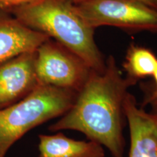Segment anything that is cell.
Segmentation results:
<instances>
[{"instance_id": "obj_11", "label": "cell", "mask_w": 157, "mask_h": 157, "mask_svg": "<svg viewBox=\"0 0 157 157\" xmlns=\"http://www.w3.org/2000/svg\"><path fill=\"white\" fill-rule=\"evenodd\" d=\"M146 105H148L150 108L149 112L157 117V95L150 93L147 90L145 92L144 98L141 107L144 108Z\"/></svg>"}, {"instance_id": "obj_6", "label": "cell", "mask_w": 157, "mask_h": 157, "mask_svg": "<svg viewBox=\"0 0 157 157\" xmlns=\"http://www.w3.org/2000/svg\"><path fill=\"white\" fill-rule=\"evenodd\" d=\"M34 62L35 52L0 64V110L17 103L38 85Z\"/></svg>"}, {"instance_id": "obj_14", "label": "cell", "mask_w": 157, "mask_h": 157, "mask_svg": "<svg viewBox=\"0 0 157 157\" xmlns=\"http://www.w3.org/2000/svg\"><path fill=\"white\" fill-rule=\"evenodd\" d=\"M126 1L137 2L146 4L147 5L151 6V7H154V8L157 9V0H126Z\"/></svg>"}, {"instance_id": "obj_2", "label": "cell", "mask_w": 157, "mask_h": 157, "mask_svg": "<svg viewBox=\"0 0 157 157\" xmlns=\"http://www.w3.org/2000/svg\"><path fill=\"white\" fill-rule=\"evenodd\" d=\"M13 11L20 22L53 39L92 70L105 69V58L95 42V29L82 18L72 0H31Z\"/></svg>"}, {"instance_id": "obj_10", "label": "cell", "mask_w": 157, "mask_h": 157, "mask_svg": "<svg viewBox=\"0 0 157 157\" xmlns=\"http://www.w3.org/2000/svg\"><path fill=\"white\" fill-rule=\"evenodd\" d=\"M156 63L157 58L151 50L132 44L127 51L123 68L127 77L137 82L141 78L153 76Z\"/></svg>"}, {"instance_id": "obj_4", "label": "cell", "mask_w": 157, "mask_h": 157, "mask_svg": "<svg viewBox=\"0 0 157 157\" xmlns=\"http://www.w3.org/2000/svg\"><path fill=\"white\" fill-rule=\"evenodd\" d=\"M74 4L95 30L100 26H113L157 32V9L146 4L126 0H77Z\"/></svg>"}, {"instance_id": "obj_1", "label": "cell", "mask_w": 157, "mask_h": 157, "mask_svg": "<svg viewBox=\"0 0 157 157\" xmlns=\"http://www.w3.org/2000/svg\"><path fill=\"white\" fill-rule=\"evenodd\" d=\"M135 84L124 77L111 55L105 58L103 71H91L72 106L48 129L52 132L78 131L106 148L112 157H124V101L129 88Z\"/></svg>"}, {"instance_id": "obj_9", "label": "cell", "mask_w": 157, "mask_h": 157, "mask_svg": "<svg viewBox=\"0 0 157 157\" xmlns=\"http://www.w3.org/2000/svg\"><path fill=\"white\" fill-rule=\"evenodd\" d=\"M38 137L39 157H105L104 147L95 141L77 140L60 132Z\"/></svg>"}, {"instance_id": "obj_5", "label": "cell", "mask_w": 157, "mask_h": 157, "mask_svg": "<svg viewBox=\"0 0 157 157\" xmlns=\"http://www.w3.org/2000/svg\"><path fill=\"white\" fill-rule=\"evenodd\" d=\"M34 66L39 84L76 92L82 89L92 71L78 56L51 39L35 51Z\"/></svg>"}, {"instance_id": "obj_13", "label": "cell", "mask_w": 157, "mask_h": 157, "mask_svg": "<svg viewBox=\"0 0 157 157\" xmlns=\"http://www.w3.org/2000/svg\"><path fill=\"white\" fill-rule=\"evenodd\" d=\"M153 77H154V85L152 87H146V90L147 91L150 92L153 94H155V95H157V63L156 66V68H155L154 72L153 74Z\"/></svg>"}, {"instance_id": "obj_15", "label": "cell", "mask_w": 157, "mask_h": 157, "mask_svg": "<svg viewBox=\"0 0 157 157\" xmlns=\"http://www.w3.org/2000/svg\"><path fill=\"white\" fill-rule=\"evenodd\" d=\"M73 2H75V1H77V0H72Z\"/></svg>"}, {"instance_id": "obj_12", "label": "cell", "mask_w": 157, "mask_h": 157, "mask_svg": "<svg viewBox=\"0 0 157 157\" xmlns=\"http://www.w3.org/2000/svg\"><path fill=\"white\" fill-rule=\"evenodd\" d=\"M31 0H0V5L5 7H18L25 4Z\"/></svg>"}, {"instance_id": "obj_8", "label": "cell", "mask_w": 157, "mask_h": 157, "mask_svg": "<svg viewBox=\"0 0 157 157\" xmlns=\"http://www.w3.org/2000/svg\"><path fill=\"white\" fill-rule=\"evenodd\" d=\"M48 39L47 35L26 26L15 17L0 15V64L35 52Z\"/></svg>"}, {"instance_id": "obj_3", "label": "cell", "mask_w": 157, "mask_h": 157, "mask_svg": "<svg viewBox=\"0 0 157 157\" xmlns=\"http://www.w3.org/2000/svg\"><path fill=\"white\" fill-rule=\"evenodd\" d=\"M78 92L39 84L30 93L0 110V157L32 129L64 114Z\"/></svg>"}, {"instance_id": "obj_7", "label": "cell", "mask_w": 157, "mask_h": 157, "mask_svg": "<svg viewBox=\"0 0 157 157\" xmlns=\"http://www.w3.org/2000/svg\"><path fill=\"white\" fill-rule=\"evenodd\" d=\"M130 146L128 157H157V117L139 106L128 93L124 101Z\"/></svg>"}]
</instances>
